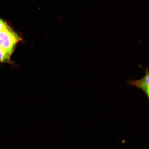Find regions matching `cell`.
I'll list each match as a JSON object with an SVG mask.
<instances>
[{
    "instance_id": "2",
    "label": "cell",
    "mask_w": 149,
    "mask_h": 149,
    "mask_svg": "<svg viewBox=\"0 0 149 149\" xmlns=\"http://www.w3.org/2000/svg\"><path fill=\"white\" fill-rule=\"evenodd\" d=\"M139 67L142 68L145 71V74L142 79L139 80H130L127 82L128 85H133L137 87L138 89H140L144 91L146 96L149 98V74L148 68L144 69L142 66L139 65Z\"/></svg>"
},
{
    "instance_id": "1",
    "label": "cell",
    "mask_w": 149,
    "mask_h": 149,
    "mask_svg": "<svg viewBox=\"0 0 149 149\" xmlns=\"http://www.w3.org/2000/svg\"><path fill=\"white\" fill-rule=\"evenodd\" d=\"M22 39L9 27L0 31V48L12 54L14 48Z\"/></svg>"
},
{
    "instance_id": "3",
    "label": "cell",
    "mask_w": 149,
    "mask_h": 149,
    "mask_svg": "<svg viewBox=\"0 0 149 149\" xmlns=\"http://www.w3.org/2000/svg\"><path fill=\"white\" fill-rule=\"evenodd\" d=\"M12 54L0 48V62L9 61Z\"/></svg>"
},
{
    "instance_id": "4",
    "label": "cell",
    "mask_w": 149,
    "mask_h": 149,
    "mask_svg": "<svg viewBox=\"0 0 149 149\" xmlns=\"http://www.w3.org/2000/svg\"><path fill=\"white\" fill-rule=\"evenodd\" d=\"M8 27V25L5 22L2 20L0 19V31H2Z\"/></svg>"
}]
</instances>
